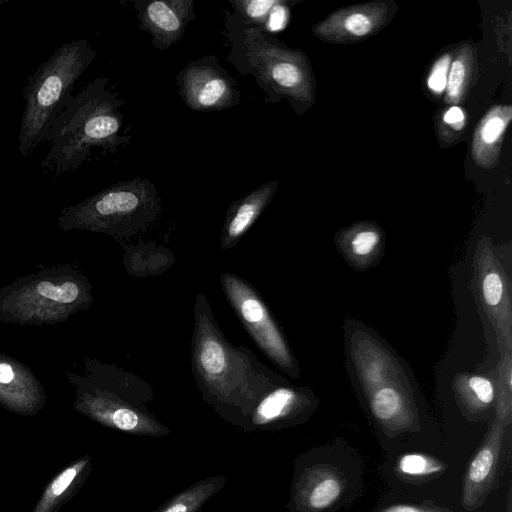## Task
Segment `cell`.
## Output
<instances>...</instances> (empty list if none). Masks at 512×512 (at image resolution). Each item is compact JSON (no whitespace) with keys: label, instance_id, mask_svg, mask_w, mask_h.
Returning a JSON list of instances; mask_svg holds the SVG:
<instances>
[{"label":"cell","instance_id":"obj_1","mask_svg":"<svg viewBox=\"0 0 512 512\" xmlns=\"http://www.w3.org/2000/svg\"><path fill=\"white\" fill-rule=\"evenodd\" d=\"M108 84L105 77L93 80L56 117L46 137L50 149L40 164L45 172L58 177L79 169L93 148L115 153L129 143L119 112L125 101Z\"/></svg>","mask_w":512,"mask_h":512},{"label":"cell","instance_id":"obj_2","mask_svg":"<svg viewBox=\"0 0 512 512\" xmlns=\"http://www.w3.org/2000/svg\"><path fill=\"white\" fill-rule=\"evenodd\" d=\"M191 370L203 400L238 425L247 402L253 352L223 334L203 292L194 303Z\"/></svg>","mask_w":512,"mask_h":512},{"label":"cell","instance_id":"obj_3","mask_svg":"<svg viewBox=\"0 0 512 512\" xmlns=\"http://www.w3.org/2000/svg\"><path fill=\"white\" fill-rule=\"evenodd\" d=\"M96 58L87 39L62 44L31 74L23 87L24 109L18 136L23 157L46 141L56 117L73 97L77 80Z\"/></svg>","mask_w":512,"mask_h":512},{"label":"cell","instance_id":"obj_4","mask_svg":"<svg viewBox=\"0 0 512 512\" xmlns=\"http://www.w3.org/2000/svg\"><path fill=\"white\" fill-rule=\"evenodd\" d=\"M241 23L244 37L235 68L241 74H251L255 78L267 95L266 103L278 102L280 98L289 99L294 106L304 103L309 89L301 54L288 49L274 33Z\"/></svg>","mask_w":512,"mask_h":512},{"label":"cell","instance_id":"obj_5","mask_svg":"<svg viewBox=\"0 0 512 512\" xmlns=\"http://www.w3.org/2000/svg\"><path fill=\"white\" fill-rule=\"evenodd\" d=\"M161 210L155 185L136 177L94 194L73 208L72 213L80 222L130 239L152 225Z\"/></svg>","mask_w":512,"mask_h":512},{"label":"cell","instance_id":"obj_6","mask_svg":"<svg viewBox=\"0 0 512 512\" xmlns=\"http://www.w3.org/2000/svg\"><path fill=\"white\" fill-rule=\"evenodd\" d=\"M220 283L227 302L257 347L281 371L297 377V362L261 294L247 280L231 272L221 273Z\"/></svg>","mask_w":512,"mask_h":512},{"label":"cell","instance_id":"obj_7","mask_svg":"<svg viewBox=\"0 0 512 512\" xmlns=\"http://www.w3.org/2000/svg\"><path fill=\"white\" fill-rule=\"evenodd\" d=\"M185 106L195 112L222 111L240 102L237 80L214 55L189 62L176 77Z\"/></svg>","mask_w":512,"mask_h":512},{"label":"cell","instance_id":"obj_8","mask_svg":"<svg viewBox=\"0 0 512 512\" xmlns=\"http://www.w3.org/2000/svg\"><path fill=\"white\" fill-rule=\"evenodd\" d=\"M253 401L240 426L246 429H269L286 424L307 407V395L289 385L285 379L264 366Z\"/></svg>","mask_w":512,"mask_h":512},{"label":"cell","instance_id":"obj_9","mask_svg":"<svg viewBox=\"0 0 512 512\" xmlns=\"http://www.w3.org/2000/svg\"><path fill=\"white\" fill-rule=\"evenodd\" d=\"M139 29L151 35L156 49L167 50L179 41L188 24L195 20L193 0H133Z\"/></svg>","mask_w":512,"mask_h":512},{"label":"cell","instance_id":"obj_10","mask_svg":"<svg viewBox=\"0 0 512 512\" xmlns=\"http://www.w3.org/2000/svg\"><path fill=\"white\" fill-rule=\"evenodd\" d=\"M504 425L496 421L471 458L463 479L461 504L466 511L478 509L490 492L498 472Z\"/></svg>","mask_w":512,"mask_h":512},{"label":"cell","instance_id":"obj_11","mask_svg":"<svg viewBox=\"0 0 512 512\" xmlns=\"http://www.w3.org/2000/svg\"><path fill=\"white\" fill-rule=\"evenodd\" d=\"M344 479L334 468L314 466L300 477L293 493V504L300 512H323L342 497Z\"/></svg>","mask_w":512,"mask_h":512},{"label":"cell","instance_id":"obj_12","mask_svg":"<svg viewBox=\"0 0 512 512\" xmlns=\"http://www.w3.org/2000/svg\"><path fill=\"white\" fill-rule=\"evenodd\" d=\"M277 186V181L264 183L229 205L220 236L223 251L239 243L271 202Z\"/></svg>","mask_w":512,"mask_h":512},{"label":"cell","instance_id":"obj_13","mask_svg":"<svg viewBox=\"0 0 512 512\" xmlns=\"http://www.w3.org/2000/svg\"><path fill=\"white\" fill-rule=\"evenodd\" d=\"M92 470V457L83 455L62 468L44 487L32 512H59L81 489Z\"/></svg>","mask_w":512,"mask_h":512},{"label":"cell","instance_id":"obj_14","mask_svg":"<svg viewBox=\"0 0 512 512\" xmlns=\"http://www.w3.org/2000/svg\"><path fill=\"white\" fill-rule=\"evenodd\" d=\"M234 14L247 26L259 27L271 33L285 27L289 7L283 0H229Z\"/></svg>","mask_w":512,"mask_h":512},{"label":"cell","instance_id":"obj_15","mask_svg":"<svg viewBox=\"0 0 512 512\" xmlns=\"http://www.w3.org/2000/svg\"><path fill=\"white\" fill-rule=\"evenodd\" d=\"M370 407L373 415L392 435L414 430L413 421L406 411L405 402L400 392L393 387H383L371 397Z\"/></svg>","mask_w":512,"mask_h":512},{"label":"cell","instance_id":"obj_16","mask_svg":"<svg viewBox=\"0 0 512 512\" xmlns=\"http://www.w3.org/2000/svg\"><path fill=\"white\" fill-rule=\"evenodd\" d=\"M226 481L224 476L200 480L171 497L154 512H198L213 495L224 487Z\"/></svg>","mask_w":512,"mask_h":512},{"label":"cell","instance_id":"obj_17","mask_svg":"<svg viewBox=\"0 0 512 512\" xmlns=\"http://www.w3.org/2000/svg\"><path fill=\"white\" fill-rule=\"evenodd\" d=\"M511 119V108L495 107L482 119L474 139V154L484 159L495 150Z\"/></svg>","mask_w":512,"mask_h":512},{"label":"cell","instance_id":"obj_18","mask_svg":"<svg viewBox=\"0 0 512 512\" xmlns=\"http://www.w3.org/2000/svg\"><path fill=\"white\" fill-rule=\"evenodd\" d=\"M396 468L402 475L411 478H426L443 473L446 466L433 456L412 452L402 455Z\"/></svg>","mask_w":512,"mask_h":512},{"label":"cell","instance_id":"obj_19","mask_svg":"<svg viewBox=\"0 0 512 512\" xmlns=\"http://www.w3.org/2000/svg\"><path fill=\"white\" fill-rule=\"evenodd\" d=\"M38 292L41 296L60 303H70L79 294V288L72 282H65L60 286L43 281L38 285Z\"/></svg>","mask_w":512,"mask_h":512},{"label":"cell","instance_id":"obj_20","mask_svg":"<svg viewBox=\"0 0 512 512\" xmlns=\"http://www.w3.org/2000/svg\"><path fill=\"white\" fill-rule=\"evenodd\" d=\"M450 65L451 56L449 54L442 56L434 63L427 84L435 94H441L446 89Z\"/></svg>","mask_w":512,"mask_h":512},{"label":"cell","instance_id":"obj_21","mask_svg":"<svg viewBox=\"0 0 512 512\" xmlns=\"http://www.w3.org/2000/svg\"><path fill=\"white\" fill-rule=\"evenodd\" d=\"M467 76V65L463 59L454 60L449 68L447 78V95L450 99L456 100L463 89Z\"/></svg>","mask_w":512,"mask_h":512},{"label":"cell","instance_id":"obj_22","mask_svg":"<svg viewBox=\"0 0 512 512\" xmlns=\"http://www.w3.org/2000/svg\"><path fill=\"white\" fill-rule=\"evenodd\" d=\"M379 240L380 237L376 231L362 230L351 240V251L358 257H366L375 250Z\"/></svg>","mask_w":512,"mask_h":512},{"label":"cell","instance_id":"obj_23","mask_svg":"<svg viewBox=\"0 0 512 512\" xmlns=\"http://www.w3.org/2000/svg\"><path fill=\"white\" fill-rule=\"evenodd\" d=\"M373 20L368 14L363 12L350 13L343 20L344 29L351 35L362 37L370 33L373 29Z\"/></svg>","mask_w":512,"mask_h":512},{"label":"cell","instance_id":"obj_24","mask_svg":"<svg viewBox=\"0 0 512 512\" xmlns=\"http://www.w3.org/2000/svg\"><path fill=\"white\" fill-rule=\"evenodd\" d=\"M483 296L489 306H496L503 296V281L496 272L488 273L482 284Z\"/></svg>","mask_w":512,"mask_h":512},{"label":"cell","instance_id":"obj_25","mask_svg":"<svg viewBox=\"0 0 512 512\" xmlns=\"http://www.w3.org/2000/svg\"><path fill=\"white\" fill-rule=\"evenodd\" d=\"M469 388L481 407L488 406L494 399V388L491 382L483 377L474 376L469 380Z\"/></svg>","mask_w":512,"mask_h":512},{"label":"cell","instance_id":"obj_26","mask_svg":"<svg viewBox=\"0 0 512 512\" xmlns=\"http://www.w3.org/2000/svg\"><path fill=\"white\" fill-rule=\"evenodd\" d=\"M379 512H452L450 509L435 504L400 503L383 508Z\"/></svg>","mask_w":512,"mask_h":512},{"label":"cell","instance_id":"obj_27","mask_svg":"<svg viewBox=\"0 0 512 512\" xmlns=\"http://www.w3.org/2000/svg\"><path fill=\"white\" fill-rule=\"evenodd\" d=\"M465 114L458 106L450 107L443 116V121L454 129H461L464 126Z\"/></svg>","mask_w":512,"mask_h":512},{"label":"cell","instance_id":"obj_28","mask_svg":"<svg viewBox=\"0 0 512 512\" xmlns=\"http://www.w3.org/2000/svg\"><path fill=\"white\" fill-rule=\"evenodd\" d=\"M14 377L13 370L10 365L6 363L0 364V383H9Z\"/></svg>","mask_w":512,"mask_h":512}]
</instances>
